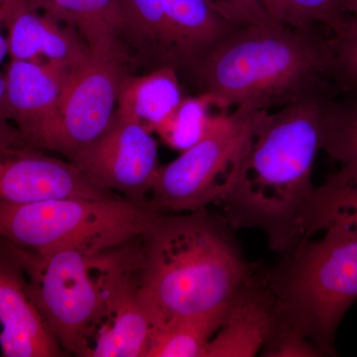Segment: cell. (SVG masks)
Listing matches in <instances>:
<instances>
[{
    "label": "cell",
    "mask_w": 357,
    "mask_h": 357,
    "mask_svg": "<svg viewBox=\"0 0 357 357\" xmlns=\"http://www.w3.org/2000/svg\"><path fill=\"white\" fill-rule=\"evenodd\" d=\"M333 96H312L255 114L218 203L227 225L262 230L278 252H288L299 243L300 220L314 189V164Z\"/></svg>",
    "instance_id": "cell-1"
},
{
    "label": "cell",
    "mask_w": 357,
    "mask_h": 357,
    "mask_svg": "<svg viewBox=\"0 0 357 357\" xmlns=\"http://www.w3.org/2000/svg\"><path fill=\"white\" fill-rule=\"evenodd\" d=\"M202 95L222 112H273L340 93L332 36L275 22L236 28L192 70Z\"/></svg>",
    "instance_id": "cell-2"
},
{
    "label": "cell",
    "mask_w": 357,
    "mask_h": 357,
    "mask_svg": "<svg viewBox=\"0 0 357 357\" xmlns=\"http://www.w3.org/2000/svg\"><path fill=\"white\" fill-rule=\"evenodd\" d=\"M225 223L206 208L159 213L141 236V292L156 326L225 311L252 279Z\"/></svg>",
    "instance_id": "cell-3"
},
{
    "label": "cell",
    "mask_w": 357,
    "mask_h": 357,
    "mask_svg": "<svg viewBox=\"0 0 357 357\" xmlns=\"http://www.w3.org/2000/svg\"><path fill=\"white\" fill-rule=\"evenodd\" d=\"M272 275L279 316L299 328L323 356L335 354V332L357 301V237L326 230L302 239Z\"/></svg>",
    "instance_id": "cell-4"
},
{
    "label": "cell",
    "mask_w": 357,
    "mask_h": 357,
    "mask_svg": "<svg viewBox=\"0 0 357 357\" xmlns=\"http://www.w3.org/2000/svg\"><path fill=\"white\" fill-rule=\"evenodd\" d=\"M158 215L121 197L0 204V241L34 252H102L142 236Z\"/></svg>",
    "instance_id": "cell-5"
},
{
    "label": "cell",
    "mask_w": 357,
    "mask_h": 357,
    "mask_svg": "<svg viewBox=\"0 0 357 357\" xmlns=\"http://www.w3.org/2000/svg\"><path fill=\"white\" fill-rule=\"evenodd\" d=\"M121 11L119 42L150 70L192 73L215 44L241 27L211 0H121Z\"/></svg>",
    "instance_id": "cell-6"
},
{
    "label": "cell",
    "mask_w": 357,
    "mask_h": 357,
    "mask_svg": "<svg viewBox=\"0 0 357 357\" xmlns=\"http://www.w3.org/2000/svg\"><path fill=\"white\" fill-rule=\"evenodd\" d=\"M3 243L22 268L33 299L63 351L83 356L100 316V252L83 248L34 252Z\"/></svg>",
    "instance_id": "cell-7"
},
{
    "label": "cell",
    "mask_w": 357,
    "mask_h": 357,
    "mask_svg": "<svg viewBox=\"0 0 357 357\" xmlns=\"http://www.w3.org/2000/svg\"><path fill=\"white\" fill-rule=\"evenodd\" d=\"M257 112L234 109L213 115L201 139L170 163L159 166L148 208L171 215L192 213L218 203Z\"/></svg>",
    "instance_id": "cell-8"
},
{
    "label": "cell",
    "mask_w": 357,
    "mask_h": 357,
    "mask_svg": "<svg viewBox=\"0 0 357 357\" xmlns=\"http://www.w3.org/2000/svg\"><path fill=\"white\" fill-rule=\"evenodd\" d=\"M128 54L121 47L89 49L73 70L55 115L37 148L74 159L107 130L114 119L122 84L129 76Z\"/></svg>",
    "instance_id": "cell-9"
},
{
    "label": "cell",
    "mask_w": 357,
    "mask_h": 357,
    "mask_svg": "<svg viewBox=\"0 0 357 357\" xmlns=\"http://www.w3.org/2000/svg\"><path fill=\"white\" fill-rule=\"evenodd\" d=\"M140 237L98 256L100 316L84 357L146 354L157 324L141 292Z\"/></svg>",
    "instance_id": "cell-10"
},
{
    "label": "cell",
    "mask_w": 357,
    "mask_h": 357,
    "mask_svg": "<svg viewBox=\"0 0 357 357\" xmlns=\"http://www.w3.org/2000/svg\"><path fill=\"white\" fill-rule=\"evenodd\" d=\"M70 162L96 187L147 206L158 147L151 131L115 112L102 137Z\"/></svg>",
    "instance_id": "cell-11"
},
{
    "label": "cell",
    "mask_w": 357,
    "mask_h": 357,
    "mask_svg": "<svg viewBox=\"0 0 357 357\" xmlns=\"http://www.w3.org/2000/svg\"><path fill=\"white\" fill-rule=\"evenodd\" d=\"M70 197L119 196L91 184L70 161L46 156L33 148L0 153V204H27Z\"/></svg>",
    "instance_id": "cell-12"
},
{
    "label": "cell",
    "mask_w": 357,
    "mask_h": 357,
    "mask_svg": "<svg viewBox=\"0 0 357 357\" xmlns=\"http://www.w3.org/2000/svg\"><path fill=\"white\" fill-rule=\"evenodd\" d=\"M74 69L46 61L11 59L4 76L2 109L28 147L37 148Z\"/></svg>",
    "instance_id": "cell-13"
},
{
    "label": "cell",
    "mask_w": 357,
    "mask_h": 357,
    "mask_svg": "<svg viewBox=\"0 0 357 357\" xmlns=\"http://www.w3.org/2000/svg\"><path fill=\"white\" fill-rule=\"evenodd\" d=\"M0 352L4 357L65 356L33 299L22 268L1 241Z\"/></svg>",
    "instance_id": "cell-14"
},
{
    "label": "cell",
    "mask_w": 357,
    "mask_h": 357,
    "mask_svg": "<svg viewBox=\"0 0 357 357\" xmlns=\"http://www.w3.org/2000/svg\"><path fill=\"white\" fill-rule=\"evenodd\" d=\"M30 3L13 0L6 18L9 55L16 60L43 61L76 68L88 58L89 48L72 26Z\"/></svg>",
    "instance_id": "cell-15"
},
{
    "label": "cell",
    "mask_w": 357,
    "mask_h": 357,
    "mask_svg": "<svg viewBox=\"0 0 357 357\" xmlns=\"http://www.w3.org/2000/svg\"><path fill=\"white\" fill-rule=\"evenodd\" d=\"M279 312L269 286L251 279L234 298L202 357H251L271 337Z\"/></svg>",
    "instance_id": "cell-16"
},
{
    "label": "cell",
    "mask_w": 357,
    "mask_h": 357,
    "mask_svg": "<svg viewBox=\"0 0 357 357\" xmlns=\"http://www.w3.org/2000/svg\"><path fill=\"white\" fill-rule=\"evenodd\" d=\"M326 230L357 237V173L340 168L307 199L300 220L302 239Z\"/></svg>",
    "instance_id": "cell-17"
},
{
    "label": "cell",
    "mask_w": 357,
    "mask_h": 357,
    "mask_svg": "<svg viewBox=\"0 0 357 357\" xmlns=\"http://www.w3.org/2000/svg\"><path fill=\"white\" fill-rule=\"evenodd\" d=\"M183 98L178 73L171 68H158L143 76L126 77L116 112L152 132L177 109Z\"/></svg>",
    "instance_id": "cell-18"
},
{
    "label": "cell",
    "mask_w": 357,
    "mask_h": 357,
    "mask_svg": "<svg viewBox=\"0 0 357 357\" xmlns=\"http://www.w3.org/2000/svg\"><path fill=\"white\" fill-rule=\"evenodd\" d=\"M44 11L79 32L89 49L122 47L121 0H29Z\"/></svg>",
    "instance_id": "cell-19"
},
{
    "label": "cell",
    "mask_w": 357,
    "mask_h": 357,
    "mask_svg": "<svg viewBox=\"0 0 357 357\" xmlns=\"http://www.w3.org/2000/svg\"><path fill=\"white\" fill-rule=\"evenodd\" d=\"M227 309L204 316L178 317L159 324L155 326L145 357L203 356Z\"/></svg>",
    "instance_id": "cell-20"
},
{
    "label": "cell",
    "mask_w": 357,
    "mask_h": 357,
    "mask_svg": "<svg viewBox=\"0 0 357 357\" xmlns=\"http://www.w3.org/2000/svg\"><path fill=\"white\" fill-rule=\"evenodd\" d=\"M321 150L340 165L357 173V91H340L326 107Z\"/></svg>",
    "instance_id": "cell-21"
},
{
    "label": "cell",
    "mask_w": 357,
    "mask_h": 357,
    "mask_svg": "<svg viewBox=\"0 0 357 357\" xmlns=\"http://www.w3.org/2000/svg\"><path fill=\"white\" fill-rule=\"evenodd\" d=\"M272 21L300 31H314L318 26L337 33L349 13L340 0H258Z\"/></svg>",
    "instance_id": "cell-22"
},
{
    "label": "cell",
    "mask_w": 357,
    "mask_h": 357,
    "mask_svg": "<svg viewBox=\"0 0 357 357\" xmlns=\"http://www.w3.org/2000/svg\"><path fill=\"white\" fill-rule=\"evenodd\" d=\"M213 107L206 96L183 98L170 116L156 128V132L167 144L176 149L185 150L201 139L210 124V107Z\"/></svg>",
    "instance_id": "cell-23"
},
{
    "label": "cell",
    "mask_w": 357,
    "mask_h": 357,
    "mask_svg": "<svg viewBox=\"0 0 357 357\" xmlns=\"http://www.w3.org/2000/svg\"><path fill=\"white\" fill-rule=\"evenodd\" d=\"M335 77L342 91H357V14L332 34Z\"/></svg>",
    "instance_id": "cell-24"
},
{
    "label": "cell",
    "mask_w": 357,
    "mask_h": 357,
    "mask_svg": "<svg viewBox=\"0 0 357 357\" xmlns=\"http://www.w3.org/2000/svg\"><path fill=\"white\" fill-rule=\"evenodd\" d=\"M263 356L317 357L321 352L305 333L279 316L278 324L271 337L263 347Z\"/></svg>",
    "instance_id": "cell-25"
},
{
    "label": "cell",
    "mask_w": 357,
    "mask_h": 357,
    "mask_svg": "<svg viewBox=\"0 0 357 357\" xmlns=\"http://www.w3.org/2000/svg\"><path fill=\"white\" fill-rule=\"evenodd\" d=\"M213 6L239 26L274 22L258 0H211Z\"/></svg>",
    "instance_id": "cell-26"
},
{
    "label": "cell",
    "mask_w": 357,
    "mask_h": 357,
    "mask_svg": "<svg viewBox=\"0 0 357 357\" xmlns=\"http://www.w3.org/2000/svg\"><path fill=\"white\" fill-rule=\"evenodd\" d=\"M6 81L4 76H0V153L13 151L21 148H29L26 145L18 129L4 115L2 109Z\"/></svg>",
    "instance_id": "cell-27"
},
{
    "label": "cell",
    "mask_w": 357,
    "mask_h": 357,
    "mask_svg": "<svg viewBox=\"0 0 357 357\" xmlns=\"http://www.w3.org/2000/svg\"><path fill=\"white\" fill-rule=\"evenodd\" d=\"M13 0H1L0 1V65L3 62L8 50V40L7 36L2 33V26H6V18L13 6Z\"/></svg>",
    "instance_id": "cell-28"
},
{
    "label": "cell",
    "mask_w": 357,
    "mask_h": 357,
    "mask_svg": "<svg viewBox=\"0 0 357 357\" xmlns=\"http://www.w3.org/2000/svg\"><path fill=\"white\" fill-rule=\"evenodd\" d=\"M342 9L349 14H357V0H340Z\"/></svg>",
    "instance_id": "cell-29"
},
{
    "label": "cell",
    "mask_w": 357,
    "mask_h": 357,
    "mask_svg": "<svg viewBox=\"0 0 357 357\" xmlns=\"http://www.w3.org/2000/svg\"><path fill=\"white\" fill-rule=\"evenodd\" d=\"M0 1H1V0H0Z\"/></svg>",
    "instance_id": "cell-30"
}]
</instances>
